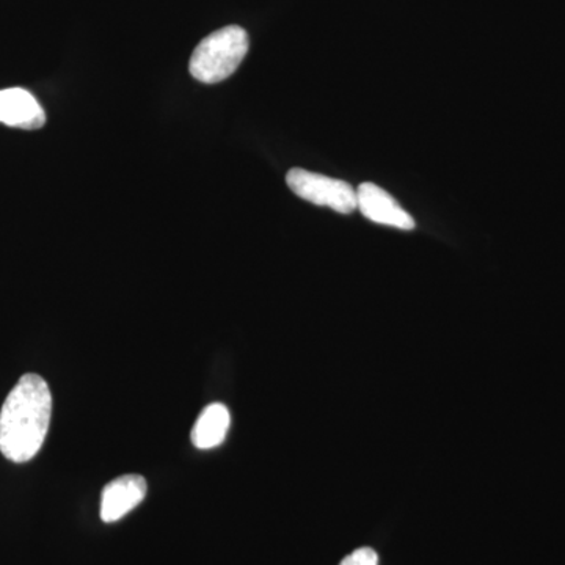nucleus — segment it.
Wrapping results in <instances>:
<instances>
[{
  "mask_svg": "<svg viewBox=\"0 0 565 565\" xmlns=\"http://www.w3.org/2000/svg\"><path fill=\"white\" fill-rule=\"evenodd\" d=\"M340 565H379V556L373 548H360L345 556Z\"/></svg>",
  "mask_w": 565,
  "mask_h": 565,
  "instance_id": "6e6552de",
  "label": "nucleus"
},
{
  "mask_svg": "<svg viewBox=\"0 0 565 565\" xmlns=\"http://www.w3.org/2000/svg\"><path fill=\"white\" fill-rule=\"evenodd\" d=\"M52 415L50 385L39 374H24L0 411V452L14 463L39 455Z\"/></svg>",
  "mask_w": 565,
  "mask_h": 565,
  "instance_id": "f257e3e1",
  "label": "nucleus"
},
{
  "mask_svg": "<svg viewBox=\"0 0 565 565\" xmlns=\"http://www.w3.org/2000/svg\"><path fill=\"white\" fill-rule=\"evenodd\" d=\"M286 182L297 196L316 206L330 207L340 214H352L353 211L359 210L356 189H353L349 182L303 169L289 170Z\"/></svg>",
  "mask_w": 565,
  "mask_h": 565,
  "instance_id": "7ed1b4c3",
  "label": "nucleus"
},
{
  "mask_svg": "<svg viewBox=\"0 0 565 565\" xmlns=\"http://www.w3.org/2000/svg\"><path fill=\"white\" fill-rule=\"evenodd\" d=\"M148 486L143 476L125 475L104 487L102 494L103 522L114 523L134 511L147 497Z\"/></svg>",
  "mask_w": 565,
  "mask_h": 565,
  "instance_id": "39448f33",
  "label": "nucleus"
},
{
  "mask_svg": "<svg viewBox=\"0 0 565 565\" xmlns=\"http://www.w3.org/2000/svg\"><path fill=\"white\" fill-rule=\"evenodd\" d=\"M232 416L226 405L211 404L200 414L193 426L192 444L199 449H212L222 445L228 434Z\"/></svg>",
  "mask_w": 565,
  "mask_h": 565,
  "instance_id": "0eeeda50",
  "label": "nucleus"
},
{
  "mask_svg": "<svg viewBox=\"0 0 565 565\" xmlns=\"http://www.w3.org/2000/svg\"><path fill=\"white\" fill-rule=\"evenodd\" d=\"M248 47L247 32L239 25H228L211 33L195 47L189 70L202 84H218L239 68Z\"/></svg>",
  "mask_w": 565,
  "mask_h": 565,
  "instance_id": "f03ea898",
  "label": "nucleus"
},
{
  "mask_svg": "<svg viewBox=\"0 0 565 565\" xmlns=\"http://www.w3.org/2000/svg\"><path fill=\"white\" fill-rule=\"evenodd\" d=\"M356 204L367 221L379 225L393 226L404 232H411L416 226L415 218L388 192L373 182H363L359 185Z\"/></svg>",
  "mask_w": 565,
  "mask_h": 565,
  "instance_id": "20e7f679",
  "label": "nucleus"
},
{
  "mask_svg": "<svg viewBox=\"0 0 565 565\" xmlns=\"http://www.w3.org/2000/svg\"><path fill=\"white\" fill-rule=\"evenodd\" d=\"M0 122L11 128L35 131L43 128L46 114L32 93L24 88H7L0 90Z\"/></svg>",
  "mask_w": 565,
  "mask_h": 565,
  "instance_id": "423d86ee",
  "label": "nucleus"
}]
</instances>
